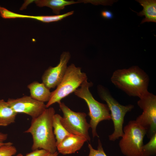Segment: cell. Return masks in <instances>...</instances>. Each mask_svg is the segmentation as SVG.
Wrapping results in <instances>:
<instances>
[{
	"label": "cell",
	"mask_w": 156,
	"mask_h": 156,
	"mask_svg": "<svg viewBox=\"0 0 156 156\" xmlns=\"http://www.w3.org/2000/svg\"><path fill=\"white\" fill-rule=\"evenodd\" d=\"M55 111L53 107L47 108L37 118L32 119L30 126L25 133L32 135V151L45 150L50 153L57 151L55 137L53 131L52 122Z\"/></svg>",
	"instance_id": "1"
},
{
	"label": "cell",
	"mask_w": 156,
	"mask_h": 156,
	"mask_svg": "<svg viewBox=\"0 0 156 156\" xmlns=\"http://www.w3.org/2000/svg\"><path fill=\"white\" fill-rule=\"evenodd\" d=\"M111 80L116 86L130 96L140 98L148 92L149 77L137 66L115 70Z\"/></svg>",
	"instance_id": "2"
},
{
	"label": "cell",
	"mask_w": 156,
	"mask_h": 156,
	"mask_svg": "<svg viewBox=\"0 0 156 156\" xmlns=\"http://www.w3.org/2000/svg\"><path fill=\"white\" fill-rule=\"evenodd\" d=\"M92 85V83L88 82L87 79L74 93L77 96L83 99L88 105L89 109L88 115L90 118L89 124L94 138L99 137L96 130L98 124L102 121L109 120L112 119L107 105L98 102L92 96L89 90L90 88Z\"/></svg>",
	"instance_id": "3"
},
{
	"label": "cell",
	"mask_w": 156,
	"mask_h": 156,
	"mask_svg": "<svg viewBox=\"0 0 156 156\" xmlns=\"http://www.w3.org/2000/svg\"><path fill=\"white\" fill-rule=\"evenodd\" d=\"M87 79L86 74L81 72L80 67L71 64L68 66L62 80L56 88L51 92V98L46 105V107L49 108L56 103L59 104L61 100L74 92Z\"/></svg>",
	"instance_id": "4"
},
{
	"label": "cell",
	"mask_w": 156,
	"mask_h": 156,
	"mask_svg": "<svg viewBox=\"0 0 156 156\" xmlns=\"http://www.w3.org/2000/svg\"><path fill=\"white\" fill-rule=\"evenodd\" d=\"M97 90L100 97L106 102L109 109L114 130L108 137L109 140L114 141L123 136L125 117L127 112L134 108V106L132 104H120L112 96L109 90L101 85L98 86Z\"/></svg>",
	"instance_id": "5"
},
{
	"label": "cell",
	"mask_w": 156,
	"mask_h": 156,
	"mask_svg": "<svg viewBox=\"0 0 156 156\" xmlns=\"http://www.w3.org/2000/svg\"><path fill=\"white\" fill-rule=\"evenodd\" d=\"M123 132L119 143L122 153L125 156H140L146 130L135 120H132L124 127Z\"/></svg>",
	"instance_id": "6"
},
{
	"label": "cell",
	"mask_w": 156,
	"mask_h": 156,
	"mask_svg": "<svg viewBox=\"0 0 156 156\" xmlns=\"http://www.w3.org/2000/svg\"><path fill=\"white\" fill-rule=\"evenodd\" d=\"M59 104L63 114L61 122L65 129L70 134L82 136L90 141L88 130L90 126L86 120V114L72 111L64 103L60 102Z\"/></svg>",
	"instance_id": "7"
},
{
	"label": "cell",
	"mask_w": 156,
	"mask_h": 156,
	"mask_svg": "<svg viewBox=\"0 0 156 156\" xmlns=\"http://www.w3.org/2000/svg\"><path fill=\"white\" fill-rule=\"evenodd\" d=\"M137 104L143 112L135 120L145 129L150 139L156 133V96L148 91L140 98Z\"/></svg>",
	"instance_id": "8"
},
{
	"label": "cell",
	"mask_w": 156,
	"mask_h": 156,
	"mask_svg": "<svg viewBox=\"0 0 156 156\" xmlns=\"http://www.w3.org/2000/svg\"><path fill=\"white\" fill-rule=\"evenodd\" d=\"M7 102L17 114L24 113L36 118L47 108L44 103L36 100L30 96L17 99H9Z\"/></svg>",
	"instance_id": "9"
},
{
	"label": "cell",
	"mask_w": 156,
	"mask_h": 156,
	"mask_svg": "<svg viewBox=\"0 0 156 156\" xmlns=\"http://www.w3.org/2000/svg\"><path fill=\"white\" fill-rule=\"evenodd\" d=\"M70 57L69 52H64L58 64L54 67L50 66L44 71L42 77V83L48 88H54L60 83L66 71Z\"/></svg>",
	"instance_id": "10"
},
{
	"label": "cell",
	"mask_w": 156,
	"mask_h": 156,
	"mask_svg": "<svg viewBox=\"0 0 156 156\" xmlns=\"http://www.w3.org/2000/svg\"><path fill=\"white\" fill-rule=\"evenodd\" d=\"M87 141L83 137L71 134L57 146V149L59 153L64 155L74 153L80 149Z\"/></svg>",
	"instance_id": "11"
},
{
	"label": "cell",
	"mask_w": 156,
	"mask_h": 156,
	"mask_svg": "<svg viewBox=\"0 0 156 156\" xmlns=\"http://www.w3.org/2000/svg\"><path fill=\"white\" fill-rule=\"evenodd\" d=\"M27 87L30 90V96L33 99L44 103L50 100L51 92L42 83L35 81L29 84Z\"/></svg>",
	"instance_id": "12"
},
{
	"label": "cell",
	"mask_w": 156,
	"mask_h": 156,
	"mask_svg": "<svg viewBox=\"0 0 156 156\" xmlns=\"http://www.w3.org/2000/svg\"><path fill=\"white\" fill-rule=\"evenodd\" d=\"M143 7V10L137 15L140 16H145L141 24L145 22H156V1L155 0H136Z\"/></svg>",
	"instance_id": "13"
},
{
	"label": "cell",
	"mask_w": 156,
	"mask_h": 156,
	"mask_svg": "<svg viewBox=\"0 0 156 156\" xmlns=\"http://www.w3.org/2000/svg\"><path fill=\"white\" fill-rule=\"evenodd\" d=\"M17 114L7 101L0 99V126H7L14 122Z\"/></svg>",
	"instance_id": "14"
},
{
	"label": "cell",
	"mask_w": 156,
	"mask_h": 156,
	"mask_svg": "<svg viewBox=\"0 0 156 156\" xmlns=\"http://www.w3.org/2000/svg\"><path fill=\"white\" fill-rule=\"evenodd\" d=\"M34 2L38 7L47 6L50 8L56 15H59L61 10L64 9L66 6L81 2L65 0H34Z\"/></svg>",
	"instance_id": "15"
},
{
	"label": "cell",
	"mask_w": 156,
	"mask_h": 156,
	"mask_svg": "<svg viewBox=\"0 0 156 156\" xmlns=\"http://www.w3.org/2000/svg\"><path fill=\"white\" fill-rule=\"evenodd\" d=\"M62 116L58 114H55L52 119V125L54 129L53 133L55 136L56 146L67 136L70 135L62 125Z\"/></svg>",
	"instance_id": "16"
},
{
	"label": "cell",
	"mask_w": 156,
	"mask_h": 156,
	"mask_svg": "<svg viewBox=\"0 0 156 156\" xmlns=\"http://www.w3.org/2000/svg\"><path fill=\"white\" fill-rule=\"evenodd\" d=\"M156 155V133L150 138V141L142 146L140 156H155Z\"/></svg>",
	"instance_id": "17"
},
{
	"label": "cell",
	"mask_w": 156,
	"mask_h": 156,
	"mask_svg": "<svg viewBox=\"0 0 156 156\" xmlns=\"http://www.w3.org/2000/svg\"><path fill=\"white\" fill-rule=\"evenodd\" d=\"M17 152L16 148L12 142H6L0 147V156H12Z\"/></svg>",
	"instance_id": "18"
},
{
	"label": "cell",
	"mask_w": 156,
	"mask_h": 156,
	"mask_svg": "<svg viewBox=\"0 0 156 156\" xmlns=\"http://www.w3.org/2000/svg\"><path fill=\"white\" fill-rule=\"evenodd\" d=\"M88 146L89 149L88 156H107L103 150L102 143L99 139H98L97 149H94L90 144H88Z\"/></svg>",
	"instance_id": "19"
},
{
	"label": "cell",
	"mask_w": 156,
	"mask_h": 156,
	"mask_svg": "<svg viewBox=\"0 0 156 156\" xmlns=\"http://www.w3.org/2000/svg\"><path fill=\"white\" fill-rule=\"evenodd\" d=\"M50 153L43 149H38L27 154L25 156H49Z\"/></svg>",
	"instance_id": "20"
},
{
	"label": "cell",
	"mask_w": 156,
	"mask_h": 156,
	"mask_svg": "<svg viewBox=\"0 0 156 156\" xmlns=\"http://www.w3.org/2000/svg\"><path fill=\"white\" fill-rule=\"evenodd\" d=\"M102 16L104 18L111 19L113 17V14L110 11L108 10H104L101 12Z\"/></svg>",
	"instance_id": "21"
},
{
	"label": "cell",
	"mask_w": 156,
	"mask_h": 156,
	"mask_svg": "<svg viewBox=\"0 0 156 156\" xmlns=\"http://www.w3.org/2000/svg\"><path fill=\"white\" fill-rule=\"evenodd\" d=\"M8 137V134L0 132V142H3L6 140Z\"/></svg>",
	"instance_id": "22"
},
{
	"label": "cell",
	"mask_w": 156,
	"mask_h": 156,
	"mask_svg": "<svg viewBox=\"0 0 156 156\" xmlns=\"http://www.w3.org/2000/svg\"><path fill=\"white\" fill-rule=\"evenodd\" d=\"M58 153L57 151L53 153H50L49 156H58Z\"/></svg>",
	"instance_id": "23"
},
{
	"label": "cell",
	"mask_w": 156,
	"mask_h": 156,
	"mask_svg": "<svg viewBox=\"0 0 156 156\" xmlns=\"http://www.w3.org/2000/svg\"><path fill=\"white\" fill-rule=\"evenodd\" d=\"M5 143H4L3 142H0V147L4 144H5Z\"/></svg>",
	"instance_id": "24"
},
{
	"label": "cell",
	"mask_w": 156,
	"mask_h": 156,
	"mask_svg": "<svg viewBox=\"0 0 156 156\" xmlns=\"http://www.w3.org/2000/svg\"><path fill=\"white\" fill-rule=\"evenodd\" d=\"M16 156H23V155L21 153H19L17 154Z\"/></svg>",
	"instance_id": "25"
}]
</instances>
